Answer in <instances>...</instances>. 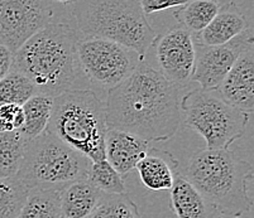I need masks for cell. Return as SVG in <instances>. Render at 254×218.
<instances>
[{
  "label": "cell",
  "mask_w": 254,
  "mask_h": 218,
  "mask_svg": "<svg viewBox=\"0 0 254 218\" xmlns=\"http://www.w3.org/2000/svg\"><path fill=\"white\" fill-rule=\"evenodd\" d=\"M76 52L89 86L106 92L128 79L142 62L131 49L95 37L78 38Z\"/></svg>",
  "instance_id": "8"
},
{
  "label": "cell",
  "mask_w": 254,
  "mask_h": 218,
  "mask_svg": "<svg viewBox=\"0 0 254 218\" xmlns=\"http://www.w3.org/2000/svg\"><path fill=\"white\" fill-rule=\"evenodd\" d=\"M253 27L225 44L202 45L195 43L196 57L192 81L198 84L200 88L216 89L240 54L253 47Z\"/></svg>",
  "instance_id": "11"
},
{
  "label": "cell",
  "mask_w": 254,
  "mask_h": 218,
  "mask_svg": "<svg viewBox=\"0 0 254 218\" xmlns=\"http://www.w3.org/2000/svg\"><path fill=\"white\" fill-rule=\"evenodd\" d=\"M177 168L179 160L175 155L158 148H149L145 157L135 167L142 184L152 192L170 190Z\"/></svg>",
  "instance_id": "15"
},
{
  "label": "cell",
  "mask_w": 254,
  "mask_h": 218,
  "mask_svg": "<svg viewBox=\"0 0 254 218\" xmlns=\"http://www.w3.org/2000/svg\"><path fill=\"white\" fill-rule=\"evenodd\" d=\"M182 175L215 213L240 218L252 210L253 202L248 189L253 179L252 165L238 159L229 149L196 151Z\"/></svg>",
  "instance_id": "4"
},
{
  "label": "cell",
  "mask_w": 254,
  "mask_h": 218,
  "mask_svg": "<svg viewBox=\"0 0 254 218\" xmlns=\"http://www.w3.org/2000/svg\"><path fill=\"white\" fill-rule=\"evenodd\" d=\"M216 91L230 106L252 115L254 110L253 47L240 54Z\"/></svg>",
  "instance_id": "13"
},
{
  "label": "cell",
  "mask_w": 254,
  "mask_h": 218,
  "mask_svg": "<svg viewBox=\"0 0 254 218\" xmlns=\"http://www.w3.org/2000/svg\"><path fill=\"white\" fill-rule=\"evenodd\" d=\"M77 40L67 22L55 20L15 52L11 71L27 77L38 95L51 98L90 89L78 63Z\"/></svg>",
  "instance_id": "2"
},
{
  "label": "cell",
  "mask_w": 254,
  "mask_h": 218,
  "mask_svg": "<svg viewBox=\"0 0 254 218\" xmlns=\"http://www.w3.org/2000/svg\"><path fill=\"white\" fill-rule=\"evenodd\" d=\"M171 193V210L177 218H215L216 213L201 193L181 173L173 180Z\"/></svg>",
  "instance_id": "16"
},
{
  "label": "cell",
  "mask_w": 254,
  "mask_h": 218,
  "mask_svg": "<svg viewBox=\"0 0 254 218\" xmlns=\"http://www.w3.org/2000/svg\"><path fill=\"white\" fill-rule=\"evenodd\" d=\"M59 189H31L18 218H62Z\"/></svg>",
  "instance_id": "20"
},
{
  "label": "cell",
  "mask_w": 254,
  "mask_h": 218,
  "mask_svg": "<svg viewBox=\"0 0 254 218\" xmlns=\"http://www.w3.org/2000/svg\"><path fill=\"white\" fill-rule=\"evenodd\" d=\"M28 193L17 176L0 179V218H18Z\"/></svg>",
  "instance_id": "22"
},
{
  "label": "cell",
  "mask_w": 254,
  "mask_h": 218,
  "mask_svg": "<svg viewBox=\"0 0 254 218\" xmlns=\"http://www.w3.org/2000/svg\"><path fill=\"white\" fill-rule=\"evenodd\" d=\"M13 56L8 48L0 44V81L9 75L11 71V66H13Z\"/></svg>",
  "instance_id": "28"
},
{
  "label": "cell",
  "mask_w": 254,
  "mask_h": 218,
  "mask_svg": "<svg viewBox=\"0 0 254 218\" xmlns=\"http://www.w3.org/2000/svg\"><path fill=\"white\" fill-rule=\"evenodd\" d=\"M61 9L78 38L112 41L135 52L142 62L158 36L138 0L61 1Z\"/></svg>",
  "instance_id": "3"
},
{
  "label": "cell",
  "mask_w": 254,
  "mask_h": 218,
  "mask_svg": "<svg viewBox=\"0 0 254 218\" xmlns=\"http://www.w3.org/2000/svg\"><path fill=\"white\" fill-rule=\"evenodd\" d=\"M89 218H143L137 204L127 193L103 194Z\"/></svg>",
  "instance_id": "23"
},
{
  "label": "cell",
  "mask_w": 254,
  "mask_h": 218,
  "mask_svg": "<svg viewBox=\"0 0 254 218\" xmlns=\"http://www.w3.org/2000/svg\"><path fill=\"white\" fill-rule=\"evenodd\" d=\"M23 150L24 140L19 132H0V179L17 175Z\"/></svg>",
  "instance_id": "21"
},
{
  "label": "cell",
  "mask_w": 254,
  "mask_h": 218,
  "mask_svg": "<svg viewBox=\"0 0 254 218\" xmlns=\"http://www.w3.org/2000/svg\"><path fill=\"white\" fill-rule=\"evenodd\" d=\"M152 48L157 70L173 87L180 91L192 82L196 52L190 32L180 25L171 28L157 36Z\"/></svg>",
  "instance_id": "10"
},
{
  "label": "cell",
  "mask_w": 254,
  "mask_h": 218,
  "mask_svg": "<svg viewBox=\"0 0 254 218\" xmlns=\"http://www.w3.org/2000/svg\"><path fill=\"white\" fill-rule=\"evenodd\" d=\"M108 130L134 135L147 143L167 141L181 125L179 89L144 59L106 96Z\"/></svg>",
  "instance_id": "1"
},
{
  "label": "cell",
  "mask_w": 254,
  "mask_h": 218,
  "mask_svg": "<svg viewBox=\"0 0 254 218\" xmlns=\"http://www.w3.org/2000/svg\"><path fill=\"white\" fill-rule=\"evenodd\" d=\"M91 162L55 135L45 131L24 143L17 178L31 189L64 190L87 179Z\"/></svg>",
  "instance_id": "6"
},
{
  "label": "cell",
  "mask_w": 254,
  "mask_h": 218,
  "mask_svg": "<svg viewBox=\"0 0 254 218\" xmlns=\"http://www.w3.org/2000/svg\"><path fill=\"white\" fill-rule=\"evenodd\" d=\"M149 144L134 135L109 129L105 135V159L120 174L130 173L145 157Z\"/></svg>",
  "instance_id": "14"
},
{
  "label": "cell",
  "mask_w": 254,
  "mask_h": 218,
  "mask_svg": "<svg viewBox=\"0 0 254 218\" xmlns=\"http://www.w3.org/2000/svg\"><path fill=\"white\" fill-rule=\"evenodd\" d=\"M247 4L221 1L218 14L206 28L193 37V42L202 45H221L252 28V10Z\"/></svg>",
  "instance_id": "12"
},
{
  "label": "cell",
  "mask_w": 254,
  "mask_h": 218,
  "mask_svg": "<svg viewBox=\"0 0 254 218\" xmlns=\"http://www.w3.org/2000/svg\"><path fill=\"white\" fill-rule=\"evenodd\" d=\"M185 1H168V0H142L140 6L144 13V15L153 14L158 11L170 10V9H176L181 6Z\"/></svg>",
  "instance_id": "27"
},
{
  "label": "cell",
  "mask_w": 254,
  "mask_h": 218,
  "mask_svg": "<svg viewBox=\"0 0 254 218\" xmlns=\"http://www.w3.org/2000/svg\"><path fill=\"white\" fill-rule=\"evenodd\" d=\"M36 88L27 77L10 71L0 81V106L3 105H23L36 95Z\"/></svg>",
  "instance_id": "24"
},
{
  "label": "cell",
  "mask_w": 254,
  "mask_h": 218,
  "mask_svg": "<svg viewBox=\"0 0 254 218\" xmlns=\"http://www.w3.org/2000/svg\"><path fill=\"white\" fill-rule=\"evenodd\" d=\"M24 124V112L18 105L0 106V132L18 131Z\"/></svg>",
  "instance_id": "26"
},
{
  "label": "cell",
  "mask_w": 254,
  "mask_h": 218,
  "mask_svg": "<svg viewBox=\"0 0 254 218\" xmlns=\"http://www.w3.org/2000/svg\"><path fill=\"white\" fill-rule=\"evenodd\" d=\"M60 1L0 0V44L14 54L27 41L55 22Z\"/></svg>",
  "instance_id": "9"
},
{
  "label": "cell",
  "mask_w": 254,
  "mask_h": 218,
  "mask_svg": "<svg viewBox=\"0 0 254 218\" xmlns=\"http://www.w3.org/2000/svg\"><path fill=\"white\" fill-rule=\"evenodd\" d=\"M87 180L95 185L104 194H124L127 193L123 178L104 159L100 162L91 163L87 174Z\"/></svg>",
  "instance_id": "25"
},
{
  "label": "cell",
  "mask_w": 254,
  "mask_h": 218,
  "mask_svg": "<svg viewBox=\"0 0 254 218\" xmlns=\"http://www.w3.org/2000/svg\"><path fill=\"white\" fill-rule=\"evenodd\" d=\"M103 194L87 179L67 185L61 192V217L89 218Z\"/></svg>",
  "instance_id": "17"
},
{
  "label": "cell",
  "mask_w": 254,
  "mask_h": 218,
  "mask_svg": "<svg viewBox=\"0 0 254 218\" xmlns=\"http://www.w3.org/2000/svg\"><path fill=\"white\" fill-rule=\"evenodd\" d=\"M91 163L105 159V102L92 89L70 91L53 98L47 130Z\"/></svg>",
  "instance_id": "5"
},
{
  "label": "cell",
  "mask_w": 254,
  "mask_h": 218,
  "mask_svg": "<svg viewBox=\"0 0 254 218\" xmlns=\"http://www.w3.org/2000/svg\"><path fill=\"white\" fill-rule=\"evenodd\" d=\"M221 1L215 0H193L185 1L173 10V17L180 27L190 32L192 36L201 33L218 14Z\"/></svg>",
  "instance_id": "18"
},
{
  "label": "cell",
  "mask_w": 254,
  "mask_h": 218,
  "mask_svg": "<svg viewBox=\"0 0 254 218\" xmlns=\"http://www.w3.org/2000/svg\"><path fill=\"white\" fill-rule=\"evenodd\" d=\"M185 125L202 136L207 150L229 149L246 132L251 115L230 106L216 89L195 88L180 101Z\"/></svg>",
  "instance_id": "7"
},
{
  "label": "cell",
  "mask_w": 254,
  "mask_h": 218,
  "mask_svg": "<svg viewBox=\"0 0 254 218\" xmlns=\"http://www.w3.org/2000/svg\"><path fill=\"white\" fill-rule=\"evenodd\" d=\"M53 98L36 93L22 106L24 112V124L18 132L24 143L42 135L47 130L52 111Z\"/></svg>",
  "instance_id": "19"
}]
</instances>
